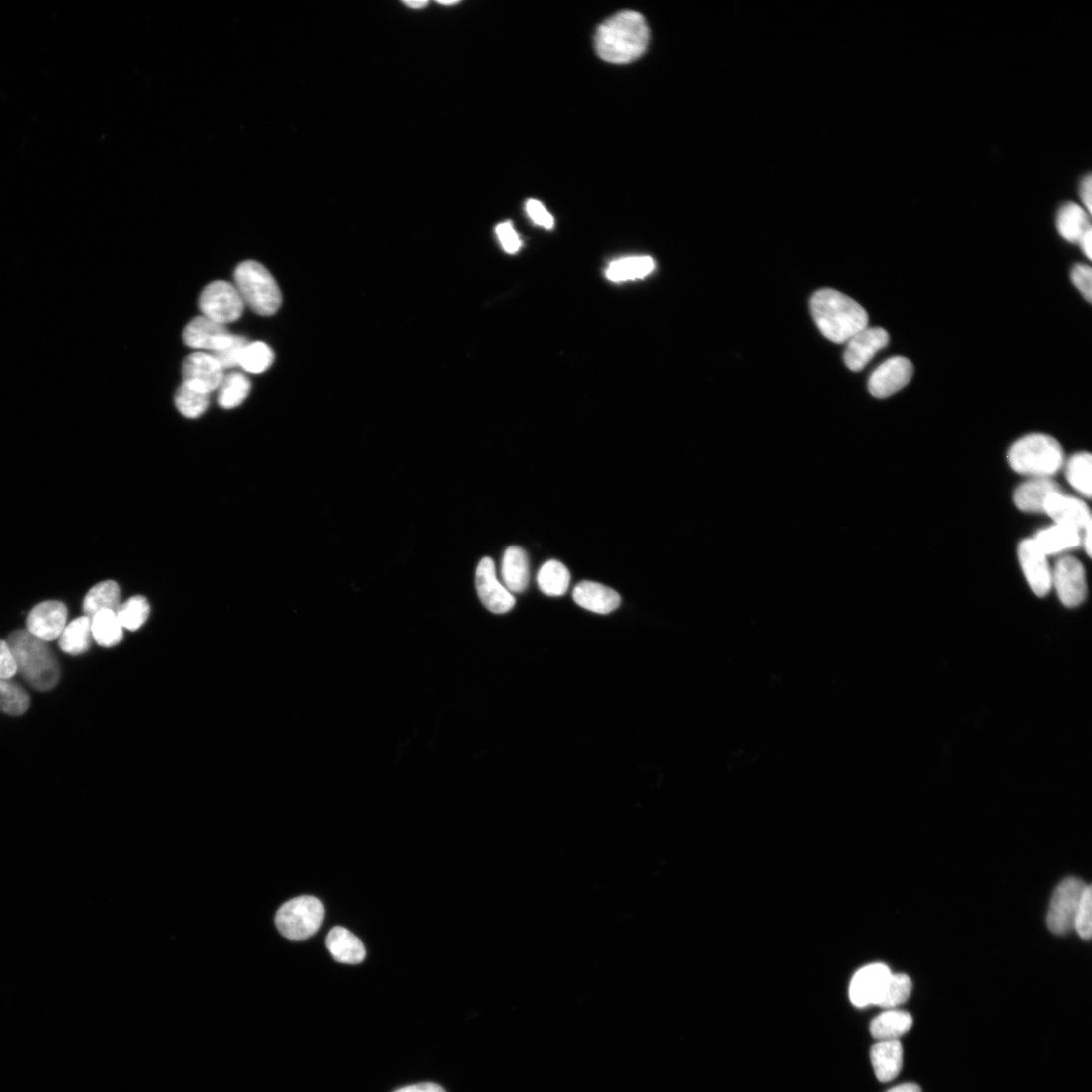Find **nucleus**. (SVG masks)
<instances>
[{
  "mask_svg": "<svg viewBox=\"0 0 1092 1092\" xmlns=\"http://www.w3.org/2000/svg\"><path fill=\"white\" fill-rule=\"evenodd\" d=\"M326 946L332 957L342 964H360L367 956L363 943L343 927L331 929L326 939Z\"/></svg>",
  "mask_w": 1092,
  "mask_h": 1092,
  "instance_id": "23",
  "label": "nucleus"
},
{
  "mask_svg": "<svg viewBox=\"0 0 1092 1092\" xmlns=\"http://www.w3.org/2000/svg\"><path fill=\"white\" fill-rule=\"evenodd\" d=\"M175 403L183 416L198 418L208 408L209 395L182 384L177 391Z\"/></svg>",
  "mask_w": 1092,
  "mask_h": 1092,
  "instance_id": "35",
  "label": "nucleus"
},
{
  "mask_svg": "<svg viewBox=\"0 0 1092 1092\" xmlns=\"http://www.w3.org/2000/svg\"><path fill=\"white\" fill-rule=\"evenodd\" d=\"M94 639L104 647L117 645L123 637L122 626L116 612L102 611L92 619Z\"/></svg>",
  "mask_w": 1092,
  "mask_h": 1092,
  "instance_id": "32",
  "label": "nucleus"
},
{
  "mask_svg": "<svg viewBox=\"0 0 1092 1092\" xmlns=\"http://www.w3.org/2000/svg\"><path fill=\"white\" fill-rule=\"evenodd\" d=\"M18 673L12 649L6 640L0 639V679L10 680Z\"/></svg>",
  "mask_w": 1092,
  "mask_h": 1092,
  "instance_id": "43",
  "label": "nucleus"
},
{
  "mask_svg": "<svg viewBox=\"0 0 1092 1092\" xmlns=\"http://www.w3.org/2000/svg\"><path fill=\"white\" fill-rule=\"evenodd\" d=\"M92 637V619L83 616L66 625L58 638V644L63 652L79 655L90 649Z\"/></svg>",
  "mask_w": 1092,
  "mask_h": 1092,
  "instance_id": "27",
  "label": "nucleus"
},
{
  "mask_svg": "<svg viewBox=\"0 0 1092 1092\" xmlns=\"http://www.w3.org/2000/svg\"><path fill=\"white\" fill-rule=\"evenodd\" d=\"M227 327L204 316L193 319L183 332L184 343L211 352L226 346L232 339Z\"/></svg>",
  "mask_w": 1092,
  "mask_h": 1092,
  "instance_id": "18",
  "label": "nucleus"
},
{
  "mask_svg": "<svg viewBox=\"0 0 1092 1092\" xmlns=\"http://www.w3.org/2000/svg\"><path fill=\"white\" fill-rule=\"evenodd\" d=\"M199 307L204 317L226 325L241 318L244 302L236 286L227 281H214L202 291Z\"/></svg>",
  "mask_w": 1092,
  "mask_h": 1092,
  "instance_id": "7",
  "label": "nucleus"
},
{
  "mask_svg": "<svg viewBox=\"0 0 1092 1092\" xmlns=\"http://www.w3.org/2000/svg\"><path fill=\"white\" fill-rule=\"evenodd\" d=\"M476 589L484 607L493 614H505L516 605L514 595L498 580L495 563L490 557H484L477 567Z\"/></svg>",
  "mask_w": 1092,
  "mask_h": 1092,
  "instance_id": "10",
  "label": "nucleus"
},
{
  "mask_svg": "<svg viewBox=\"0 0 1092 1092\" xmlns=\"http://www.w3.org/2000/svg\"><path fill=\"white\" fill-rule=\"evenodd\" d=\"M1033 540L1042 552L1049 556L1078 547L1082 543V535L1073 529L1054 525L1040 531Z\"/></svg>",
  "mask_w": 1092,
  "mask_h": 1092,
  "instance_id": "24",
  "label": "nucleus"
},
{
  "mask_svg": "<svg viewBox=\"0 0 1092 1092\" xmlns=\"http://www.w3.org/2000/svg\"><path fill=\"white\" fill-rule=\"evenodd\" d=\"M274 361L272 349L263 342L249 343L245 348L240 367L251 374H261L267 371Z\"/></svg>",
  "mask_w": 1092,
  "mask_h": 1092,
  "instance_id": "37",
  "label": "nucleus"
},
{
  "mask_svg": "<svg viewBox=\"0 0 1092 1092\" xmlns=\"http://www.w3.org/2000/svg\"><path fill=\"white\" fill-rule=\"evenodd\" d=\"M395 1092H446V1090L434 1083H421L398 1089Z\"/></svg>",
  "mask_w": 1092,
  "mask_h": 1092,
  "instance_id": "45",
  "label": "nucleus"
},
{
  "mask_svg": "<svg viewBox=\"0 0 1092 1092\" xmlns=\"http://www.w3.org/2000/svg\"><path fill=\"white\" fill-rule=\"evenodd\" d=\"M527 212L533 222L540 227L550 230L554 226L552 215L540 201L531 199L527 202Z\"/></svg>",
  "mask_w": 1092,
  "mask_h": 1092,
  "instance_id": "44",
  "label": "nucleus"
},
{
  "mask_svg": "<svg viewBox=\"0 0 1092 1092\" xmlns=\"http://www.w3.org/2000/svg\"><path fill=\"white\" fill-rule=\"evenodd\" d=\"M811 311L822 334L838 344L847 343L868 325L866 311L851 298L831 288L817 291L811 300Z\"/></svg>",
  "mask_w": 1092,
  "mask_h": 1092,
  "instance_id": "2",
  "label": "nucleus"
},
{
  "mask_svg": "<svg viewBox=\"0 0 1092 1092\" xmlns=\"http://www.w3.org/2000/svg\"><path fill=\"white\" fill-rule=\"evenodd\" d=\"M218 402L225 409H233L242 404L251 390L249 379L241 373H232L224 377L220 386Z\"/></svg>",
  "mask_w": 1092,
  "mask_h": 1092,
  "instance_id": "33",
  "label": "nucleus"
},
{
  "mask_svg": "<svg viewBox=\"0 0 1092 1092\" xmlns=\"http://www.w3.org/2000/svg\"><path fill=\"white\" fill-rule=\"evenodd\" d=\"M1044 513L1055 522V525L1073 529L1082 536L1092 530L1089 507L1077 497L1068 496L1062 492L1055 493L1047 500Z\"/></svg>",
  "mask_w": 1092,
  "mask_h": 1092,
  "instance_id": "12",
  "label": "nucleus"
},
{
  "mask_svg": "<svg viewBox=\"0 0 1092 1092\" xmlns=\"http://www.w3.org/2000/svg\"><path fill=\"white\" fill-rule=\"evenodd\" d=\"M1090 214L1080 205L1070 202L1061 207L1057 215V229L1060 236L1070 242L1079 243L1084 234L1091 230Z\"/></svg>",
  "mask_w": 1092,
  "mask_h": 1092,
  "instance_id": "26",
  "label": "nucleus"
},
{
  "mask_svg": "<svg viewBox=\"0 0 1092 1092\" xmlns=\"http://www.w3.org/2000/svg\"><path fill=\"white\" fill-rule=\"evenodd\" d=\"M1048 556L1042 552L1033 539L1019 545L1018 558L1033 592L1045 597L1052 589V568Z\"/></svg>",
  "mask_w": 1092,
  "mask_h": 1092,
  "instance_id": "15",
  "label": "nucleus"
},
{
  "mask_svg": "<svg viewBox=\"0 0 1092 1092\" xmlns=\"http://www.w3.org/2000/svg\"><path fill=\"white\" fill-rule=\"evenodd\" d=\"M574 602L591 612L607 615L621 605L620 595L598 582L581 581L573 591Z\"/></svg>",
  "mask_w": 1092,
  "mask_h": 1092,
  "instance_id": "19",
  "label": "nucleus"
},
{
  "mask_svg": "<svg viewBox=\"0 0 1092 1092\" xmlns=\"http://www.w3.org/2000/svg\"><path fill=\"white\" fill-rule=\"evenodd\" d=\"M655 264L650 257H632L613 262L607 277L615 282L634 280L647 276L654 270Z\"/></svg>",
  "mask_w": 1092,
  "mask_h": 1092,
  "instance_id": "30",
  "label": "nucleus"
},
{
  "mask_svg": "<svg viewBox=\"0 0 1092 1092\" xmlns=\"http://www.w3.org/2000/svg\"><path fill=\"white\" fill-rule=\"evenodd\" d=\"M248 340L243 336L233 335L231 341L221 349L211 352V355L221 364L223 370H230L240 366V360Z\"/></svg>",
  "mask_w": 1092,
  "mask_h": 1092,
  "instance_id": "39",
  "label": "nucleus"
},
{
  "mask_svg": "<svg viewBox=\"0 0 1092 1092\" xmlns=\"http://www.w3.org/2000/svg\"><path fill=\"white\" fill-rule=\"evenodd\" d=\"M324 916L322 902L312 896H303L282 905L277 911L275 923L285 938L300 941L319 931Z\"/></svg>",
  "mask_w": 1092,
  "mask_h": 1092,
  "instance_id": "6",
  "label": "nucleus"
},
{
  "mask_svg": "<svg viewBox=\"0 0 1092 1092\" xmlns=\"http://www.w3.org/2000/svg\"><path fill=\"white\" fill-rule=\"evenodd\" d=\"M440 4L444 6H452L458 4V2H440Z\"/></svg>",
  "mask_w": 1092,
  "mask_h": 1092,
  "instance_id": "50",
  "label": "nucleus"
},
{
  "mask_svg": "<svg viewBox=\"0 0 1092 1092\" xmlns=\"http://www.w3.org/2000/svg\"><path fill=\"white\" fill-rule=\"evenodd\" d=\"M913 1025L912 1016L901 1010H889L876 1018L870 1024V1034L879 1041L898 1040L907 1034Z\"/></svg>",
  "mask_w": 1092,
  "mask_h": 1092,
  "instance_id": "25",
  "label": "nucleus"
},
{
  "mask_svg": "<svg viewBox=\"0 0 1092 1092\" xmlns=\"http://www.w3.org/2000/svg\"><path fill=\"white\" fill-rule=\"evenodd\" d=\"M1080 196H1081L1082 202L1084 203V205L1086 207V211L1090 214L1091 209H1092V207H1091V202H1092V199H1091V176L1090 175L1085 177L1084 180L1081 182Z\"/></svg>",
  "mask_w": 1092,
  "mask_h": 1092,
  "instance_id": "46",
  "label": "nucleus"
},
{
  "mask_svg": "<svg viewBox=\"0 0 1092 1092\" xmlns=\"http://www.w3.org/2000/svg\"><path fill=\"white\" fill-rule=\"evenodd\" d=\"M504 586L510 593H523L530 582V563L527 552L519 546L507 548L501 567Z\"/></svg>",
  "mask_w": 1092,
  "mask_h": 1092,
  "instance_id": "22",
  "label": "nucleus"
},
{
  "mask_svg": "<svg viewBox=\"0 0 1092 1092\" xmlns=\"http://www.w3.org/2000/svg\"><path fill=\"white\" fill-rule=\"evenodd\" d=\"M236 288L244 303L260 316H272L282 304L280 288L271 273L256 261H245L235 271Z\"/></svg>",
  "mask_w": 1092,
  "mask_h": 1092,
  "instance_id": "5",
  "label": "nucleus"
},
{
  "mask_svg": "<svg viewBox=\"0 0 1092 1092\" xmlns=\"http://www.w3.org/2000/svg\"><path fill=\"white\" fill-rule=\"evenodd\" d=\"M912 376V362L906 357L895 356L885 361L872 373L868 390L873 397L888 398L909 385Z\"/></svg>",
  "mask_w": 1092,
  "mask_h": 1092,
  "instance_id": "11",
  "label": "nucleus"
},
{
  "mask_svg": "<svg viewBox=\"0 0 1092 1092\" xmlns=\"http://www.w3.org/2000/svg\"><path fill=\"white\" fill-rule=\"evenodd\" d=\"M1086 255L1091 260L1092 258V230L1087 231L1078 243Z\"/></svg>",
  "mask_w": 1092,
  "mask_h": 1092,
  "instance_id": "47",
  "label": "nucleus"
},
{
  "mask_svg": "<svg viewBox=\"0 0 1092 1092\" xmlns=\"http://www.w3.org/2000/svg\"><path fill=\"white\" fill-rule=\"evenodd\" d=\"M1086 886L1079 879L1068 878L1056 888L1047 915L1048 928L1055 935H1066L1074 930L1076 912Z\"/></svg>",
  "mask_w": 1092,
  "mask_h": 1092,
  "instance_id": "8",
  "label": "nucleus"
},
{
  "mask_svg": "<svg viewBox=\"0 0 1092 1092\" xmlns=\"http://www.w3.org/2000/svg\"><path fill=\"white\" fill-rule=\"evenodd\" d=\"M1061 492L1052 478H1032L1019 486L1014 492V503L1026 513H1044L1047 500Z\"/></svg>",
  "mask_w": 1092,
  "mask_h": 1092,
  "instance_id": "20",
  "label": "nucleus"
},
{
  "mask_svg": "<svg viewBox=\"0 0 1092 1092\" xmlns=\"http://www.w3.org/2000/svg\"><path fill=\"white\" fill-rule=\"evenodd\" d=\"M1092 459L1088 453L1076 454L1066 465V478L1069 484L1084 497L1091 496Z\"/></svg>",
  "mask_w": 1092,
  "mask_h": 1092,
  "instance_id": "31",
  "label": "nucleus"
},
{
  "mask_svg": "<svg viewBox=\"0 0 1092 1092\" xmlns=\"http://www.w3.org/2000/svg\"><path fill=\"white\" fill-rule=\"evenodd\" d=\"M888 1092H922L921 1088L915 1083H904L896 1086Z\"/></svg>",
  "mask_w": 1092,
  "mask_h": 1092,
  "instance_id": "48",
  "label": "nucleus"
},
{
  "mask_svg": "<svg viewBox=\"0 0 1092 1092\" xmlns=\"http://www.w3.org/2000/svg\"><path fill=\"white\" fill-rule=\"evenodd\" d=\"M405 4L412 9H423L427 6V2H405Z\"/></svg>",
  "mask_w": 1092,
  "mask_h": 1092,
  "instance_id": "49",
  "label": "nucleus"
},
{
  "mask_svg": "<svg viewBox=\"0 0 1092 1092\" xmlns=\"http://www.w3.org/2000/svg\"><path fill=\"white\" fill-rule=\"evenodd\" d=\"M182 377L183 384L209 395L220 388L225 376L221 364L211 354L196 352L184 360Z\"/></svg>",
  "mask_w": 1092,
  "mask_h": 1092,
  "instance_id": "14",
  "label": "nucleus"
},
{
  "mask_svg": "<svg viewBox=\"0 0 1092 1092\" xmlns=\"http://www.w3.org/2000/svg\"><path fill=\"white\" fill-rule=\"evenodd\" d=\"M150 611L149 602L141 596H136L121 605L116 614L122 628L135 631L148 620Z\"/></svg>",
  "mask_w": 1092,
  "mask_h": 1092,
  "instance_id": "38",
  "label": "nucleus"
},
{
  "mask_svg": "<svg viewBox=\"0 0 1092 1092\" xmlns=\"http://www.w3.org/2000/svg\"><path fill=\"white\" fill-rule=\"evenodd\" d=\"M870 1060L878 1079L881 1082H890L903 1068V1046L898 1040L880 1041L871 1048Z\"/></svg>",
  "mask_w": 1092,
  "mask_h": 1092,
  "instance_id": "21",
  "label": "nucleus"
},
{
  "mask_svg": "<svg viewBox=\"0 0 1092 1092\" xmlns=\"http://www.w3.org/2000/svg\"><path fill=\"white\" fill-rule=\"evenodd\" d=\"M67 608L59 601H46L35 606L27 618V631L49 642L58 639L67 623Z\"/></svg>",
  "mask_w": 1092,
  "mask_h": 1092,
  "instance_id": "17",
  "label": "nucleus"
},
{
  "mask_svg": "<svg viewBox=\"0 0 1092 1092\" xmlns=\"http://www.w3.org/2000/svg\"><path fill=\"white\" fill-rule=\"evenodd\" d=\"M892 972L885 964H870L858 970L849 987V998L858 1008L877 1005Z\"/></svg>",
  "mask_w": 1092,
  "mask_h": 1092,
  "instance_id": "13",
  "label": "nucleus"
},
{
  "mask_svg": "<svg viewBox=\"0 0 1092 1092\" xmlns=\"http://www.w3.org/2000/svg\"><path fill=\"white\" fill-rule=\"evenodd\" d=\"M29 707V694L20 685L11 680L0 679V711L12 716H20L25 714Z\"/></svg>",
  "mask_w": 1092,
  "mask_h": 1092,
  "instance_id": "34",
  "label": "nucleus"
},
{
  "mask_svg": "<svg viewBox=\"0 0 1092 1092\" xmlns=\"http://www.w3.org/2000/svg\"><path fill=\"white\" fill-rule=\"evenodd\" d=\"M496 234L507 253L514 254L520 250L522 241L512 223L506 222L497 226Z\"/></svg>",
  "mask_w": 1092,
  "mask_h": 1092,
  "instance_id": "42",
  "label": "nucleus"
},
{
  "mask_svg": "<svg viewBox=\"0 0 1092 1092\" xmlns=\"http://www.w3.org/2000/svg\"><path fill=\"white\" fill-rule=\"evenodd\" d=\"M121 591L117 582L107 580L100 582L87 594L84 600V612L87 617L93 619L102 611L117 612L120 607Z\"/></svg>",
  "mask_w": 1092,
  "mask_h": 1092,
  "instance_id": "28",
  "label": "nucleus"
},
{
  "mask_svg": "<svg viewBox=\"0 0 1092 1092\" xmlns=\"http://www.w3.org/2000/svg\"><path fill=\"white\" fill-rule=\"evenodd\" d=\"M1074 929L1078 935L1084 939L1089 940L1092 934V890L1090 886H1086L1083 895L1081 897L1078 910L1076 912Z\"/></svg>",
  "mask_w": 1092,
  "mask_h": 1092,
  "instance_id": "40",
  "label": "nucleus"
},
{
  "mask_svg": "<svg viewBox=\"0 0 1092 1092\" xmlns=\"http://www.w3.org/2000/svg\"><path fill=\"white\" fill-rule=\"evenodd\" d=\"M569 582L570 573L567 567L557 560L546 562L539 571L538 584L546 596H563L568 590Z\"/></svg>",
  "mask_w": 1092,
  "mask_h": 1092,
  "instance_id": "29",
  "label": "nucleus"
},
{
  "mask_svg": "<svg viewBox=\"0 0 1092 1092\" xmlns=\"http://www.w3.org/2000/svg\"><path fill=\"white\" fill-rule=\"evenodd\" d=\"M912 982L908 975L892 973L877 1005L883 1008H895L910 998Z\"/></svg>",
  "mask_w": 1092,
  "mask_h": 1092,
  "instance_id": "36",
  "label": "nucleus"
},
{
  "mask_svg": "<svg viewBox=\"0 0 1092 1092\" xmlns=\"http://www.w3.org/2000/svg\"><path fill=\"white\" fill-rule=\"evenodd\" d=\"M1052 587L1065 607L1081 605L1087 596L1086 573L1082 563L1070 556L1059 559L1052 569Z\"/></svg>",
  "mask_w": 1092,
  "mask_h": 1092,
  "instance_id": "9",
  "label": "nucleus"
},
{
  "mask_svg": "<svg viewBox=\"0 0 1092 1092\" xmlns=\"http://www.w3.org/2000/svg\"><path fill=\"white\" fill-rule=\"evenodd\" d=\"M1010 467L1018 474L1032 478H1052L1064 465V452L1054 437L1033 433L1024 436L1010 448Z\"/></svg>",
  "mask_w": 1092,
  "mask_h": 1092,
  "instance_id": "4",
  "label": "nucleus"
},
{
  "mask_svg": "<svg viewBox=\"0 0 1092 1092\" xmlns=\"http://www.w3.org/2000/svg\"><path fill=\"white\" fill-rule=\"evenodd\" d=\"M1071 280L1087 302L1092 300V270L1085 264H1077L1071 271Z\"/></svg>",
  "mask_w": 1092,
  "mask_h": 1092,
  "instance_id": "41",
  "label": "nucleus"
},
{
  "mask_svg": "<svg viewBox=\"0 0 1092 1092\" xmlns=\"http://www.w3.org/2000/svg\"><path fill=\"white\" fill-rule=\"evenodd\" d=\"M18 673L35 690L48 692L54 689L60 680V668L52 649L46 641L32 635L27 630L13 632L7 640Z\"/></svg>",
  "mask_w": 1092,
  "mask_h": 1092,
  "instance_id": "3",
  "label": "nucleus"
},
{
  "mask_svg": "<svg viewBox=\"0 0 1092 1092\" xmlns=\"http://www.w3.org/2000/svg\"><path fill=\"white\" fill-rule=\"evenodd\" d=\"M649 35V28L641 14L634 11L620 12L606 20L598 29L596 50L605 61L630 63L646 51Z\"/></svg>",
  "mask_w": 1092,
  "mask_h": 1092,
  "instance_id": "1",
  "label": "nucleus"
},
{
  "mask_svg": "<svg viewBox=\"0 0 1092 1092\" xmlns=\"http://www.w3.org/2000/svg\"><path fill=\"white\" fill-rule=\"evenodd\" d=\"M890 343V336L883 328H865L848 342L844 353L846 366L852 372L862 371L879 351Z\"/></svg>",
  "mask_w": 1092,
  "mask_h": 1092,
  "instance_id": "16",
  "label": "nucleus"
}]
</instances>
